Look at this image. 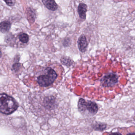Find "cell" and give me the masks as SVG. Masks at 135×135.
Instances as JSON below:
<instances>
[{
  "mask_svg": "<svg viewBox=\"0 0 135 135\" xmlns=\"http://www.w3.org/2000/svg\"><path fill=\"white\" fill-rule=\"evenodd\" d=\"M44 107L49 110L54 109L57 106L56 98L54 96H46L43 102Z\"/></svg>",
  "mask_w": 135,
  "mask_h": 135,
  "instance_id": "obj_4",
  "label": "cell"
},
{
  "mask_svg": "<svg viewBox=\"0 0 135 135\" xmlns=\"http://www.w3.org/2000/svg\"><path fill=\"white\" fill-rule=\"evenodd\" d=\"M71 44V40L69 38H65L63 42V45L65 47H68Z\"/></svg>",
  "mask_w": 135,
  "mask_h": 135,
  "instance_id": "obj_16",
  "label": "cell"
},
{
  "mask_svg": "<svg viewBox=\"0 0 135 135\" xmlns=\"http://www.w3.org/2000/svg\"><path fill=\"white\" fill-rule=\"evenodd\" d=\"M118 82V76L114 73H107L100 80L101 85L103 87L113 86L117 84Z\"/></svg>",
  "mask_w": 135,
  "mask_h": 135,
  "instance_id": "obj_3",
  "label": "cell"
},
{
  "mask_svg": "<svg viewBox=\"0 0 135 135\" xmlns=\"http://www.w3.org/2000/svg\"><path fill=\"white\" fill-rule=\"evenodd\" d=\"M19 105L14 98L5 94H0V112L9 115L18 109Z\"/></svg>",
  "mask_w": 135,
  "mask_h": 135,
  "instance_id": "obj_1",
  "label": "cell"
},
{
  "mask_svg": "<svg viewBox=\"0 0 135 135\" xmlns=\"http://www.w3.org/2000/svg\"><path fill=\"white\" fill-rule=\"evenodd\" d=\"M126 135H135V132L129 133H127Z\"/></svg>",
  "mask_w": 135,
  "mask_h": 135,
  "instance_id": "obj_19",
  "label": "cell"
},
{
  "mask_svg": "<svg viewBox=\"0 0 135 135\" xmlns=\"http://www.w3.org/2000/svg\"><path fill=\"white\" fill-rule=\"evenodd\" d=\"M60 61L62 64L69 68L73 66L75 64L74 61L69 57L67 56L62 57Z\"/></svg>",
  "mask_w": 135,
  "mask_h": 135,
  "instance_id": "obj_13",
  "label": "cell"
},
{
  "mask_svg": "<svg viewBox=\"0 0 135 135\" xmlns=\"http://www.w3.org/2000/svg\"><path fill=\"white\" fill-rule=\"evenodd\" d=\"M21 65L20 63H16L12 65V70L15 72H17L18 71H19L20 69L21 68Z\"/></svg>",
  "mask_w": 135,
  "mask_h": 135,
  "instance_id": "obj_15",
  "label": "cell"
},
{
  "mask_svg": "<svg viewBox=\"0 0 135 135\" xmlns=\"http://www.w3.org/2000/svg\"><path fill=\"white\" fill-rule=\"evenodd\" d=\"M4 2L6 3V4L8 6L10 7H13L15 4L16 1L14 0L12 1H4Z\"/></svg>",
  "mask_w": 135,
  "mask_h": 135,
  "instance_id": "obj_17",
  "label": "cell"
},
{
  "mask_svg": "<svg viewBox=\"0 0 135 135\" xmlns=\"http://www.w3.org/2000/svg\"><path fill=\"white\" fill-rule=\"evenodd\" d=\"M78 47L79 50L82 53L84 52L87 50L88 42L86 36L84 35H80L77 41Z\"/></svg>",
  "mask_w": 135,
  "mask_h": 135,
  "instance_id": "obj_6",
  "label": "cell"
},
{
  "mask_svg": "<svg viewBox=\"0 0 135 135\" xmlns=\"http://www.w3.org/2000/svg\"><path fill=\"white\" fill-rule=\"evenodd\" d=\"M78 14L81 19L85 20L86 18V13L87 11V6L84 3L79 4L77 9Z\"/></svg>",
  "mask_w": 135,
  "mask_h": 135,
  "instance_id": "obj_7",
  "label": "cell"
},
{
  "mask_svg": "<svg viewBox=\"0 0 135 135\" xmlns=\"http://www.w3.org/2000/svg\"><path fill=\"white\" fill-rule=\"evenodd\" d=\"M44 73L37 77V82L41 87H46L54 83L57 78V75L53 69L50 67L45 69Z\"/></svg>",
  "mask_w": 135,
  "mask_h": 135,
  "instance_id": "obj_2",
  "label": "cell"
},
{
  "mask_svg": "<svg viewBox=\"0 0 135 135\" xmlns=\"http://www.w3.org/2000/svg\"><path fill=\"white\" fill-rule=\"evenodd\" d=\"M109 135H122L121 133H120L117 132H114L112 133H110Z\"/></svg>",
  "mask_w": 135,
  "mask_h": 135,
  "instance_id": "obj_18",
  "label": "cell"
},
{
  "mask_svg": "<svg viewBox=\"0 0 135 135\" xmlns=\"http://www.w3.org/2000/svg\"><path fill=\"white\" fill-rule=\"evenodd\" d=\"M78 110L80 113L84 114L86 111V101L84 99L80 98L78 102Z\"/></svg>",
  "mask_w": 135,
  "mask_h": 135,
  "instance_id": "obj_10",
  "label": "cell"
},
{
  "mask_svg": "<svg viewBox=\"0 0 135 135\" xmlns=\"http://www.w3.org/2000/svg\"><path fill=\"white\" fill-rule=\"evenodd\" d=\"M20 41L23 43H27L29 41V37L28 35L25 33L21 34L19 36Z\"/></svg>",
  "mask_w": 135,
  "mask_h": 135,
  "instance_id": "obj_14",
  "label": "cell"
},
{
  "mask_svg": "<svg viewBox=\"0 0 135 135\" xmlns=\"http://www.w3.org/2000/svg\"><path fill=\"white\" fill-rule=\"evenodd\" d=\"M98 110V106L95 102L90 100L86 101V111L87 110L91 115H94L97 113Z\"/></svg>",
  "mask_w": 135,
  "mask_h": 135,
  "instance_id": "obj_5",
  "label": "cell"
},
{
  "mask_svg": "<svg viewBox=\"0 0 135 135\" xmlns=\"http://www.w3.org/2000/svg\"><path fill=\"white\" fill-rule=\"evenodd\" d=\"M11 23L9 21H5L0 23V31L3 33H6L10 30Z\"/></svg>",
  "mask_w": 135,
  "mask_h": 135,
  "instance_id": "obj_9",
  "label": "cell"
},
{
  "mask_svg": "<svg viewBox=\"0 0 135 135\" xmlns=\"http://www.w3.org/2000/svg\"><path fill=\"white\" fill-rule=\"evenodd\" d=\"M107 124L106 123L101 122H96L92 126V128L95 131L102 132L106 129Z\"/></svg>",
  "mask_w": 135,
  "mask_h": 135,
  "instance_id": "obj_11",
  "label": "cell"
},
{
  "mask_svg": "<svg viewBox=\"0 0 135 135\" xmlns=\"http://www.w3.org/2000/svg\"><path fill=\"white\" fill-rule=\"evenodd\" d=\"M26 14L27 19L29 22H34L36 16V14L35 10L29 7L27 9Z\"/></svg>",
  "mask_w": 135,
  "mask_h": 135,
  "instance_id": "obj_12",
  "label": "cell"
},
{
  "mask_svg": "<svg viewBox=\"0 0 135 135\" xmlns=\"http://www.w3.org/2000/svg\"><path fill=\"white\" fill-rule=\"evenodd\" d=\"M42 2L46 7L50 11H55L58 8L57 4L53 0H43Z\"/></svg>",
  "mask_w": 135,
  "mask_h": 135,
  "instance_id": "obj_8",
  "label": "cell"
},
{
  "mask_svg": "<svg viewBox=\"0 0 135 135\" xmlns=\"http://www.w3.org/2000/svg\"><path fill=\"white\" fill-rule=\"evenodd\" d=\"M1 56H2V53H1V51L0 50V57H1Z\"/></svg>",
  "mask_w": 135,
  "mask_h": 135,
  "instance_id": "obj_20",
  "label": "cell"
}]
</instances>
